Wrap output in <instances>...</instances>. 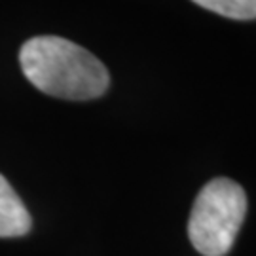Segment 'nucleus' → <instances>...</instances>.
<instances>
[{
	"mask_svg": "<svg viewBox=\"0 0 256 256\" xmlns=\"http://www.w3.org/2000/svg\"><path fill=\"white\" fill-rule=\"evenodd\" d=\"M23 74L36 90L66 101H90L106 93L110 74L86 48L61 36H36L19 52Z\"/></svg>",
	"mask_w": 256,
	"mask_h": 256,
	"instance_id": "f257e3e1",
	"label": "nucleus"
},
{
	"mask_svg": "<svg viewBox=\"0 0 256 256\" xmlns=\"http://www.w3.org/2000/svg\"><path fill=\"white\" fill-rule=\"evenodd\" d=\"M247 214V194L232 178L216 176L203 186L194 202L188 238L203 256H226Z\"/></svg>",
	"mask_w": 256,
	"mask_h": 256,
	"instance_id": "f03ea898",
	"label": "nucleus"
},
{
	"mask_svg": "<svg viewBox=\"0 0 256 256\" xmlns=\"http://www.w3.org/2000/svg\"><path fill=\"white\" fill-rule=\"evenodd\" d=\"M32 220L16 190L0 174V238H21L28 234Z\"/></svg>",
	"mask_w": 256,
	"mask_h": 256,
	"instance_id": "7ed1b4c3",
	"label": "nucleus"
},
{
	"mask_svg": "<svg viewBox=\"0 0 256 256\" xmlns=\"http://www.w3.org/2000/svg\"><path fill=\"white\" fill-rule=\"evenodd\" d=\"M194 4L222 18L250 21L256 19V0H192Z\"/></svg>",
	"mask_w": 256,
	"mask_h": 256,
	"instance_id": "20e7f679",
	"label": "nucleus"
}]
</instances>
